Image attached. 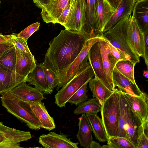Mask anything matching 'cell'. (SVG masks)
<instances>
[{
	"mask_svg": "<svg viewBox=\"0 0 148 148\" xmlns=\"http://www.w3.org/2000/svg\"><path fill=\"white\" fill-rule=\"evenodd\" d=\"M87 40L80 32L61 30L49 42L43 63L60 79L80 53Z\"/></svg>",
	"mask_w": 148,
	"mask_h": 148,
	"instance_id": "cell-1",
	"label": "cell"
},
{
	"mask_svg": "<svg viewBox=\"0 0 148 148\" xmlns=\"http://www.w3.org/2000/svg\"><path fill=\"white\" fill-rule=\"evenodd\" d=\"M1 99L2 106L7 111L24 122L29 128L35 130L41 128L40 123L27 101L18 98L10 91L2 94Z\"/></svg>",
	"mask_w": 148,
	"mask_h": 148,
	"instance_id": "cell-2",
	"label": "cell"
},
{
	"mask_svg": "<svg viewBox=\"0 0 148 148\" xmlns=\"http://www.w3.org/2000/svg\"><path fill=\"white\" fill-rule=\"evenodd\" d=\"M131 16L129 14L122 18L111 29L103 33V36L110 43L125 54L129 60L138 63L140 57L132 50L127 38Z\"/></svg>",
	"mask_w": 148,
	"mask_h": 148,
	"instance_id": "cell-3",
	"label": "cell"
},
{
	"mask_svg": "<svg viewBox=\"0 0 148 148\" xmlns=\"http://www.w3.org/2000/svg\"><path fill=\"white\" fill-rule=\"evenodd\" d=\"M101 106V119L108 138L116 136L120 114L119 89L115 88Z\"/></svg>",
	"mask_w": 148,
	"mask_h": 148,
	"instance_id": "cell-4",
	"label": "cell"
},
{
	"mask_svg": "<svg viewBox=\"0 0 148 148\" xmlns=\"http://www.w3.org/2000/svg\"><path fill=\"white\" fill-rule=\"evenodd\" d=\"M94 76L93 69L89 64L77 73L55 95V103L60 108L65 107L71 96Z\"/></svg>",
	"mask_w": 148,
	"mask_h": 148,
	"instance_id": "cell-5",
	"label": "cell"
},
{
	"mask_svg": "<svg viewBox=\"0 0 148 148\" xmlns=\"http://www.w3.org/2000/svg\"><path fill=\"white\" fill-rule=\"evenodd\" d=\"M108 41L103 36L92 38L86 40L81 51L76 58L67 68L59 79L56 87L59 90L71 80L77 73L89 65L88 53L92 46L96 42Z\"/></svg>",
	"mask_w": 148,
	"mask_h": 148,
	"instance_id": "cell-6",
	"label": "cell"
},
{
	"mask_svg": "<svg viewBox=\"0 0 148 148\" xmlns=\"http://www.w3.org/2000/svg\"><path fill=\"white\" fill-rule=\"evenodd\" d=\"M29 131H25L6 126L0 121V148H21L20 143L32 138Z\"/></svg>",
	"mask_w": 148,
	"mask_h": 148,
	"instance_id": "cell-7",
	"label": "cell"
},
{
	"mask_svg": "<svg viewBox=\"0 0 148 148\" xmlns=\"http://www.w3.org/2000/svg\"><path fill=\"white\" fill-rule=\"evenodd\" d=\"M97 0H85V23L80 32L87 39L103 35L99 25L97 13Z\"/></svg>",
	"mask_w": 148,
	"mask_h": 148,
	"instance_id": "cell-8",
	"label": "cell"
},
{
	"mask_svg": "<svg viewBox=\"0 0 148 148\" xmlns=\"http://www.w3.org/2000/svg\"><path fill=\"white\" fill-rule=\"evenodd\" d=\"M85 0H76L71 5L70 12L64 25L65 29L80 32L85 21Z\"/></svg>",
	"mask_w": 148,
	"mask_h": 148,
	"instance_id": "cell-9",
	"label": "cell"
},
{
	"mask_svg": "<svg viewBox=\"0 0 148 148\" xmlns=\"http://www.w3.org/2000/svg\"><path fill=\"white\" fill-rule=\"evenodd\" d=\"M99 42L94 44L89 50L88 53L89 62L93 70L95 77L98 78L111 90L103 67L102 58L99 45Z\"/></svg>",
	"mask_w": 148,
	"mask_h": 148,
	"instance_id": "cell-10",
	"label": "cell"
},
{
	"mask_svg": "<svg viewBox=\"0 0 148 148\" xmlns=\"http://www.w3.org/2000/svg\"><path fill=\"white\" fill-rule=\"evenodd\" d=\"M39 143L46 148H78L79 143L72 141L65 134L50 132L39 138Z\"/></svg>",
	"mask_w": 148,
	"mask_h": 148,
	"instance_id": "cell-11",
	"label": "cell"
},
{
	"mask_svg": "<svg viewBox=\"0 0 148 148\" xmlns=\"http://www.w3.org/2000/svg\"><path fill=\"white\" fill-rule=\"evenodd\" d=\"M144 34L138 26L134 18L131 16L127 32L128 42L134 53L143 58L144 55Z\"/></svg>",
	"mask_w": 148,
	"mask_h": 148,
	"instance_id": "cell-12",
	"label": "cell"
},
{
	"mask_svg": "<svg viewBox=\"0 0 148 148\" xmlns=\"http://www.w3.org/2000/svg\"><path fill=\"white\" fill-rule=\"evenodd\" d=\"M70 3V0H48L41 9V14L43 21L55 25L63 11Z\"/></svg>",
	"mask_w": 148,
	"mask_h": 148,
	"instance_id": "cell-13",
	"label": "cell"
},
{
	"mask_svg": "<svg viewBox=\"0 0 148 148\" xmlns=\"http://www.w3.org/2000/svg\"><path fill=\"white\" fill-rule=\"evenodd\" d=\"M108 41L99 42V45L102 56L103 64L106 79L111 90L113 91L115 87L112 79V74L114 68L119 60L111 53Z\"/></svg>",
	"mask_w": 148,
	"mask_h": 148,
	"instance_id": "cell-14",
	"label": "cell"
},
{
	"mask_svg": "<svg viewBox=\"0 0 148 148\" xmlns=\"http://www.w3.org/2000/svg\"><path fill=\"white\" fill-rule=\"evenodd\" d=\"M27 78L0 64V94L10 91L21 83L26 82Z\"/></svg>",
	"mask_w": 148,
	"mask_h": 148,
	"instance_id": "cell-15",
	"label": "cell"
},
{
	"mask_svg": "<svg viewBox=\"0 0 148 148\" xmlns=\"http://www.w3.org/2000/svg\"><path fill=\"white\" fill-rule=\"evenodd\" d=\"M143 130V123L130 106L129 116L125 126L126 138L136 147L139 136Z\"/></svg>",
	"mask_w": 148,
	"mask_h": 148,
	"instance_id": "cell-16",
	"label": "cell"
},
{
	"mask_svg": "<svg viewBox=\"0 0 148 148\" xmlns=\"http://www.w3.org/2000/svg\"><path fill=\"white\" fill-rule=\"evenodd\" d=\"M123 93L130 108L139 116L143 123L148 120V98L147 94L143 93L142 95L137 96Z\"/></svg>",
	"mask_w": 148,
	"mask_h": 148,
	"instance_id": "cell-17",
	"label": "cell"
},
{
	"mask_svg": "<svg viewBox=\"0 0 148 148\" xmlns=\"http://www.w3.org/2000/svg\"><path fill=\"white\" fill-rule=\"evenodd\" d=\"M16 54L15 71L19 75L27 77L36 65L34 56L20 51L14 46Z\"/></svg>",
	"mask_w": 148,
	"mask_h": 148,
	"instance_id": "cell-18",
	"label": "cell"
},
{
	"mask_svg": "<svg viewBox=\"0 0 148 148\" xmlns=\"http://www.w3.org/2000/svg\"><path fill=\"white\" fill-rule=\"evenodd\" d=\"M10 91L16 96L26 101L40 102L45 98L42 92L28 85L26 82L21 83Z\"/></svg>",
	"mask_w": 148,
	"mask_h": 148,
	"instance_id": "cell-19",
	"label": "cell"
},
{
	"mask_svg": "<svg viewBox=\"0 0 148 148\" xmlns=\"http://www.w3.org/2000/svg\"><path fill=\"white\" fill-rule=\"evenodd\" d=\"M112 79L115 87L123 93L137 96L142 95L143 92L136 83H134L121 73L115 67L112 74Z\"/></svg>",
	"mask_w": 148,
	"mask_h": 148,
	"instance_id": "cell-20",
	"label": "cell"
},
{
	"mask_svg": "<svg viewBox=\"0 0 148 148\" xmlns=\"http://www.w3.org/2000/svg\"><path fill=\"white\" fill-rule=\"evenodd\" d=\"M132 17L143 33L148 31V0H136Z\"/></svg>",
	"mask_w": 148,
	"mask_h": 148,
	"instance_id": "cell-21",
	"label": "cell"
},
{
	"mask_svg": "<svg viewBox=\"0 0 148 148\" xmlns=\"http://www.w3.org/2000/svg\"><path fill=\"white\" fill-rule=\"evenodd\" d=\"M33 112L40 123L41 128L51 131L56 128L53 117L49 114L43 102L27 101Z\"/></svg>",
	"mask_w": 148,
	"mask_h": 148,
	"instance_id": "cell-22",
	"label": "cell"
},
{
	"mask_svg": "<svg viewBox=\"0 0 148 148\" xmlns=\"http://www.w3.org/2000/svg\"><path fill=\"white\" fill-rule=\"evenodd\" d=\"M26 82L45 93L50 94L52 92L49 88L42 63L36 64V67L27 77Z\"/></svg>",
	"mask_w": 148,
	"mask_h": 148,
	"instance_id": "cell-23",
	"label": "cell"
},
{
	"mask_svg": "<svg viewBox=\"0 0 148 148\" xmlns=\"http://www.w3.org/2000/svg\"><path fill=\"white\" fill-rule=\"evenodd\" d=\"M136 0H122L105 27L102 33L107 32L122 18L131 15Z\"/></svg>",
	"mask_w": 148,
	"mask_h": 148,
	"instance_id": "cell-24",
	"label": "cell"
},
{
	"mask_svg": "<svg viewBox=\"0 0 148 148\" xmlns=\"http://www.w3.org/2000/svg\"><path fill=\"white\" fill-rule=\"evenodd\" d=\"M79 120V129L77 138L81 147L89 148L90 144L92 140L90 125L85 114H82Z\"/></svg>",
	"mask_w": 148,
	"mask_h": 148,
	"instance_id": "cell-25",
	"label": "cell"
},
{
	"mask_svg": "<svg viewBox=\"0 0 148 148\" xmlns=\"http://www.w3.org/2000/svg\"><path fill=\"white\" fill-rule=\"evenodd\" d=\"M120 114L116 136L126 137L125 126L129 114L130 106L123 93L119 89Z\"/></svg>",
	"mask_w": 148,
	"mask_h": 148,
	"instance_id": "cell-26",
	"label": "cell"
},
{
	"mask_svg": "<svg viewBox=\"0 0 148 148\" xmlns=\"http://www.w3.org/2000/svg\"><path fill=\"white\" fill-rule=\"evenodd\" d=\"M115 10L106 0H97V18L100 29L102 33Z\"/></svg>",
	"mask_w": 148,
	"mask_h": 148,
	"instance_id": "cell-27",
	"label": "cell"
},
{
	"mask_svg": "<svg viewBox=\"0 0 148 148\" xmlns=\"http://www.w3.org/2000/svg\"><path fill=\"white\" fill-rule=\"evenodd\" d=\"M86 115L96 139L100 142L107 141L108 138L101 119L96 113H87Z\"/></svg>",
	"mask_w": 148,
	"mask_h": 148,
	"instance_id": "cell-28",
	"label": "cell"
},
{
	"mask_svg": "<svg viewBox=\"0 0 148 148\" xmlns=\"http://www.w3.org/2000/svg\"><path fill=\"white\" fill-rule=\"evenodd\" d=\"M89 88L93 98H96L101 105L113 93L98 78H92L89 82Z\"/></svg>",
	"mask_w": 148,
	"mask_h": 148,
	"instance_id": "cell-29",
	"label": "cell"
},
{
	"mask_svg": "<svg viewBox=\"0 0 148 148\" xmlns=\"http://www.w3.org/2000/svg\"><path fill=\"white\" fill-rule=\"evenodd\" d=\"M101 106L98 100L95 98H91L80 103L74 110L76 115L87 113H96L100 112Z\"/></svg>",
	"mask_w": 148,
	"mask_h": 148,
	"instance_id": "cell-30",
	"label": "cell"
},
{
	"mask_svg": "<svg viewBox=\"0 0 148 148\" xmlns=\"http://www.w3.org/2000/svg\"><path fill=\"white\" fill-rule=\"evenodd\" d=\"M137 63L130 60H121L117 62L115 67L122 75L135 83L134 70L135 66Z\"/></svg>",
	"mask_w": 148,
	"mask_h": 148,
	"instance_id": "cell-31",
	"label": "cell"
},
{
	"mask_svg": "<svg viewBox=\"0 0 148 148\" xmlns=\"http://www.w3.org/2000/svg\"><path fill=\"white\" fill-rule=\"evenodd\" d=\"M16 62V54L14 46L0 57V64L14 71Z\"/></svg>",
	"mask_w": 148,
	"mask_h": 148,
	"instance_id": "cell-32",
	"label": "cell"
},
{
	"mask_svg": "<svg viewBox=\"0 0 148 148\" xmlns=\"http://www.w3.org/2000/svg\"><path fill=\"white\" fill-rule=\"evenodd\" d=\"M107 141L110 148H136L132 143L122 137H110L108 138Z\"/></svg>",
	"mask_w": 148,
	"mask_h": 148,
	"instance_id": "cell-33",
	"label": "cell"
},
{
	"mask_svg": "<svg viewBox=\"0 0 148 148\" xmlns=\"http://www.w3.org/2000/svg\"><path fill=\"white\" fill-rule=\"evenodd\" d=\"M89 82H86L69 99L68 102L77 106L87 100L88 97L87 94V85Z\"/></svg>",
	"mask_w": 148,
	"mask_h": 148,
	"instance_id": "cell-34",
	"label": "cell"
},
{
	"mask_svg": "<svg viewBox=\"0 0 148 148\" xmlns=\"http://www.w3.org/2000/svg\"><path fill=\"white\" fill-rule=\"evenodd\" d=\"M6 36L9 42L13 44L20 51L28 53H32L27 41L18 37L17 34L12 33L10 35H6Z\"/></svg>",
	"mask_w": 148,
	"mask_h": 148,
	"instance_id": "cell-35",
	"label": "cell"
},
{
	"mask_svg": "<svg viewBox=\"0 0 148 148\" xmlns=\"http://www.w3.org/2000/svg\"><path fill=\"white\" fill-rule=\"evenodd\" d=\"M42 65L49 88L52 92L54 88L57 87L58 84L59 78L53 71L44 64L43 62L42 63Z\"/></svg>",
	"mask_w": 148,
	"mask_h": 148,
	"instance_id": "cell-36",
	"label": "cell"
},
{
	"mask_svg": "<svg viewBox=\"0 0 148 148\" xmlns=\"http://www.w3.org/2000/svg\"><path fill=\"white\" fill-rule=\"evenodd\" d=\"M40 25V23L38 22L34 23L17 34V36L27 41L28 38L34 33L39 29Z\"/></svg>",
	"mask_w": 148,
	"mask_h": 148,
	"instance_id": "cell-37",
	"label": "cell"
},
{
	"mask_svg": "<svg viewBox=\"0 0 148 148\" xmlns=\"http://www.w3.org/2000/svg\"><path fill=\"white\" fill-rule=\"evenodd\" d=\"M108 45L111 53L119 61L123 60H129L125 54L114 47L109 42Z\"/></svg>",
	"mask_w": 148,
	"mask_h": 148,
	"instance_id": "cell-38",
	"label": "cell"
},
{
	"mask_svg": "<svg viewBox=\"0 0 148 148\" xmlns=\"http://www.w3.org/2000/svg\"><path fill=\"white\" fill-rule=\"evenodd\" d=\"M71 5L70 3L64 10L59 17L58 18L57 23H58L63 26L69 15Z\"/></svg>",
	"mask_w": 148,
	"mask_h": 148,
	"instance_id": "cell-39",
	"label": "cell"
},
{
	"mask_svg": "<svg viewBox=\"0 0 148 148\" xmlns=\"http://www.w3.org/2000/svg\"><path fill=\"white\" fill-rule=\"evenodd\" d=\"M148 136L145 134L143 130L139 137L136 148H148Z\"/></svg>",
	"mask_w": 148,
	"mask_h": 148,
	"instance_id": "cell-40",
	"label": "cell"
},
{
	"mask_svg": "<svg viewBox=\"0 0 148 148\" xmlns=\"http://www.w3.org/2000/svg\"><path fill=\"white\" fill-rule=\"evenodd\" d=\"M144 36V55L143 59L147 67L148 64V31L143 34Z\"/></svg>",
	"mask_w": 148,
	"mask_h": 148,
	"instance_id": "cell-41",
	"label": "cell"
},
{
	"mask_svg": "<svg viewBox=\"0 0 148 148\" xmlns=\"http://www.w3.org/2000/svg\"><path fill=\"white\" fill-rule=\"evenodd\" d=\"M14 47V45L11 43H0V57Z\"/></svg>",
	"mask_w": 148,
	"mask_h": 148,
	"instance_id": "cell-42",
	"label": "cell"
},
{
	"mask_svg": "<svg viewBox=\"0 0 148 148\" xmlns=\"http://www.w3.org/2000/svg\"><path fill=\"white\" fill-rule=\"evenodd\" d=\"M48 0H33L34 2L39 8L42 9L47 3Z\"/></svg>",
	"mask_w": 148,
	"mask_h": 148,
	"instance_id": "cell-43",
	"label": "cell"
},
{
	"mask_svg": "<svg viewBox=\"0 0 148 148\" xmlns=\"http://www.w3.org/2000/svg\"><path fill=\"white\" fill-rule=\"evenodd\" d=\"M115 10L118 7L122 0H106Z\"/></svg>",
	"mask_w": 148,
	"mask_h": 148,
	"instance_id": "cell-44",
	"label": "cell"
},
{
	"mask_svg": "<svg viewBox=\"0 0 148 148\" xmlns=\"http://www.w3.org/2000/svg\"><path fill=\"white\" fill-rule=\"evenodd\" d=\"M101 146L98 142L92 140L91 142L89 148H101Z\"/></svg>",
	"mask_w": 148,
	"mask_h": 148,
	"instance_id": "cell-45",
	"label": "cell"
},
{
	"mask_svg": "<svg viewBox=\"0 0 148 148\" xmlns=\"http://www.w3.org/2000/svg\"><path fill=\"white\" fill-rule=\"evenodd\" d=\"M10 42L6 35H3L0 33V43Z\"/></svg>",
	"mask_w": 148,
	"mask_h": 148,
	"instance_id": "cell-46",
	"label": "cell"
},
{
	"mask_svg": "<svg viewBox=\"0 0 148 148\" xmlns=\"http://www.w3.org/2000/svg\"><path fill=\"white\" fill-rule=\"evenodd\" d=\"M148 71L147 70L143 71V76L145 77L148 78Z\"/></svg>",
	"mask_w": 148,
	"mask_h": 148,
	"instance_id": "cell-47",
	"label": "cell"
},
{
	"mask_svg": "<svg viewBox=\"0 0 148 148\" xmlns=\"http://www.w3.org/2000/svg\"><path fill=\"white\" fill-rule=\"evenodd\" d=\"M101 148H110V147L108 145H103L101 146Z\"/></svg>",
	"mask_w": 148,
	"mask_h": 148,
	"instance_id": "cell-48",
	"label": "cell"
},
{
	"mask_svg": "<svg viewBox=\"0 0 148 148\" xmlns=\"http://www.w3.org/2000/svg\"><path fill=\"white\" fill-rule=\"evenodd\" d=\"M76 0H70V3L71 5Z\"/></svg>",
	"mask_w": 148,
	"mask_h": 148,
	"instance_id": "cell-49",
	"label": "cell"
},
{
	"mask_svg": "<svg viewBox=\"0 0 148 148\" xmlns=\"http://www.w3.org/2000/svg\"><path fill=\"white\" fill-rule=\"evenodd\" d=\"M0 4H1V0H0Z\"/></svg>",
	"mask_w": 148,
	"mask_h": 148,
	"instance_id": "cell-50",
	"label": "cell"
}]
</instances>
